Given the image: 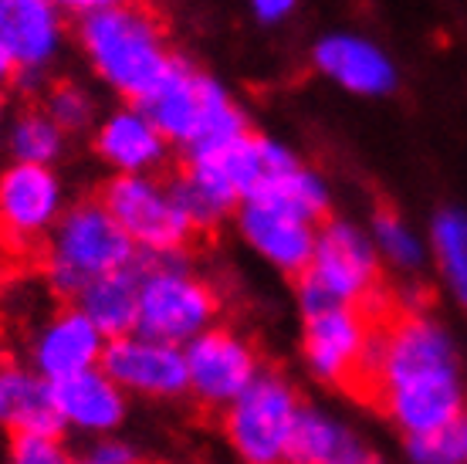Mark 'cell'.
I'll use <instances>...</instances> for the list:
<instances>
[{
	"label": "cell",
	"mask_w": 467,
	"mask_h": 464,
	"mask_svg": "<svg viewBox=\"0 0 467 464\" xmlns=\"http://www.w3.org/2000/svg\"><path fill=\"white\" fill-rule=\"evenodd\" d=\"M142 105L170 146L183 150V156L247 132V119L234 95L213 75L197 71L183 58L163 89Z\"/></svg>",
	"instance_id": "5"
},
{
	"label": "cell",
	"mask_w": 467,
	"mask_h": 464,
	"mask_svg": "<svg viewBox=\"0 0 467 464\" xmlns=\"http://www.w3.org/2000/svg\"><path fill=\"white\" fill-rule=\"evenodd\" d=\"M65 184L47 163L11 160L0 170V237L14 251H31L65 214Z\"/></svg>",
	"instance_id": "10"
},
{
	"label": "cell",
	"mask_w": 467,
	"mask_h": 464,
	"mask_svg": "<svg viewBox=\"0 0 467 464\" xmlns=\"http://www.w3.org/2000/svg\"><path fill=\"white\" fill-rule=\"evenodd\" d=\"M170 150L163 129L140 102L119 105L95 126V153L112 174H156L166 166Z\"/></svg>",
	"instance_id": "16"
},
{
	"label": "cell",
	"mask_w": 467,
	"mask_h": 464,
	"mask_svg": "<svg viewBox=\"0 0 467 464\" xmlns=\"http://www.w3.org/2000/svg\"><path fill=\"white\" fill-rule=\"evenodd\" d=\"M99 200L122 224L140 251H176L193 237V224L180 210L170 184L156 174H116Z\"/></svg>",
	"instance_id": "9"
},
{
	"label": "cell",
	"mask_w": 467,
	"mask_h": 464,
	"mask_svg": "<svg viewBox=\"0 0 467 464\" xmlns=\"http://www.w3.org/2000/svg\"><path fill=\"white\" fill-rule=\"evenodd\" d=\"M302 315V356L308 373L326 386L362 390L379 329L369 305H326Z\"/></svg>",
	"instance_id": "8"
},
{
	"label": "cell",
	"mask_w": 467,
	"mask_h": 464,
	"mask_svg": "<svg viewBox=\"0 0 467 464\" xmlns=\"http://www.w3.org/2000/svg\"><path fill=\"white\" fill-rule=\"evenodd\" d=\"M302 400L281 373L261 370L254 384L223 406V438L247 464H278L292 458Z\"/></svg>",
	"instance_id": "7"
},
{
	"label": "cell",
	"mask_w": 467,
	"mask_h": 464,
	"mask_svg": "<svg viewBox=\"0 0 467 464\" xmlns=\"http://www.w3.org/2000/svg\"><path fill=\"white\" fill-rule=\"evenodd\" d=\"M126 396V390L102 370V363L51 384V400L65 430H78L88 438L116 434L122 427L129 410Z\"/></svg>",
	"instance_id": "17"
},
{
	"label": "cell",
	"mask_w": 467,
	"mask_h": 464,
	"mask_svg": "<svg viewBox=\"0 0 467 464\" xmlns=\"http://www.w3.org/2000/svg\"><path fill=\"white\" fill-rule=\"evenodd\" d=\"M254 200L275 204V207L298 214V217L312 224H322L328 217V210H332V190H328V184L322 180V174L308 170L302 160L288 166V170H281V174L268 176L254 190Z\"/></svg>",
	"instance_id": "22"
},
{
	"label": "cell",
	"mask_w": 467,
	"mask_h": 464,
	"mask_svg": "<svg viewBox=\"0 0 467 464\" xmlns=\"http://www.w3.org/2000/svg\"><path fill=\"white\" fill-rule=\"evenodd\" d=\"M4 129H7V116H4V102H0V136H4Z\"/></svg>",
	"instance_id": "34"
},
{
	"label": "cell",
	"mask_w": 467,
	"mask_h": 464,
	"mask_svg": "<svg viewBox=\"0 0 467 464\" xmlns=\"http://www.w3.org/2000/svg\"><path fill=\"white\" fill-rule=\"evenodd\" d=\"M0 27L17 58V79L37 81L58 58L65 41V11L55 0H7L0 11Z\"/></svg>",
	"instance_id": "18"
},
{
	"label": "cell",
	"mask_w": 467,
	"mask_h": 464,
	"mask_svg": "<svg viewBox=\"0 0 467 464\" xmlns=\"http://www.w3.org/2000/svg\"><path fill=\"white\" fill-rule=\"evenodd\" d=\"M4 142H7L11 160L47 163V166H55V163L65 156L68 132H65V129L58 126V119L41 105V109H24V112H17L14 119H7Z\"/></svg>",
	"instance_id": "24"
},
{
	"label": "cell",
	"mask_w": 467,
	"mask_h": 464,
	"mask_svg": "<svg viewBox=\"0 0 467 464\" xmlns=\"http://www.w3.org/2000/svg\"><path fill=\"white\" fill-rule=\"evenodd\" d=\"M0 424L7 430H65L51 400V384L41 373L0 366Z\"/></svg>",
	"instance_id": "21"
},
{
	"label": "cell",
	"mask_w": 467,
	"mask_h": 464,
	"mask_svg": "<svg viewBox=\"0 0 467 464\" xmlns=\"http://www.w3.org/2000/svg\"><path fill=\"white\" fill-rule=\"evenodd\" d=\"M383 275V258L369 231L352 221H322L312 261L302 271V312L326 305H369Z\"/></svg>",
	"instance_id": "6"
},
{
	"label": "cell",
	"mask_w": 467,
	"mask_h": 464,
	"mask_svg": "<svg viewBox=\"0 0 467 464\" xmlns=\"http://www.w3.org/2000/svg\"><path fill=\"white\" fill-rule=\"evenodd\" d=\"M4 4H7V0H0V11H4Z\"/></svg>",
	"instance_id": "35"
},
{
	"label": "cell",
	"mask_w": 467,
	"mask_h": 464,
	"mask_svg": "<svg viewBox=\"0 0 467 464\" xmlns=\"http://www.w3.org/2000/svg\"><path fill=\"white\" fill-rule=\"evenodd\" d=\"M170 190H173L180 210L187 214V221L193 224V231H213V227H221L234 210H237L221 194H213L207 184H200L197 176H190L187 170H180L170 180Z\"/></svg>",
	"instance_id": "27"
},
{
	"label": "cell",
	"mask_w": 467,
	"mask_h": 464,
	"mask_svg": "<svg viewBox=\"0 0 467 464\" xmlns=\"http://www.w3.org/2000/svg\"><path fill=\"white\" fill-rule=\"evenodd\" d=\"M373 448L362 441L359 430H352L328 410L302 406L298 430H295L292 458L298 464H366L373 461Z\"/></svg>",
	"instance_id": "20"
},
{
	"label": "cell",
	"mask_w": 467,
	"mask_h": 464,
	"mask_svg": "<svg viewBox=\"0 0 467 464\" xmlns=\"http://www.w3.org/2000/svg\"><path fill=\"white\" fill-rule=\"evenodd\" d=\"M140 332H150L166 343H190L203 329L217 325L221 299L207 279H200L176 251H140Z\"/></svg>",
	"instance_id": "4"
},
{
	"label": "cell",
	"mask_w": 467,
	"mask_h": 464,
	"mask_svg": "<svg viewBox=\"0 0 467 464\" xmlns=\"http://www.w3.org/2000/svg\"><path fill=\"white\" fill-rule=\"evenodd\" d=\"M369 234H373L379 258L403 275H420L431 261V241L410 221H403L397 210H379L369 224Z\"/></svg>",
	"instance_id": "25"
},
{
	"label": "cell",
	"mask_w": 467,
	"mask_h": 464,
	"mask_svg": "<svg viewBox=\"0 0 467 464\" xmlns=\"http://www.w3.org/2000/svg\"><path fill=\"white\" fill-rule=\"evenodd\" d=\"M140 248L109 214L102 200H82L65 207L58 224L45 237V279L47 285L75 299L88 281L136 261Z\"/></svg>",
	"instance_id": "3"
},
{
	"label": "cell",
	"mask_w": 467,
	"mask_h": 464,
	"mask_svg": "<svg viewBox=\"0 0 467 464\" xmlns=\"http://www.w3.org/2000/svg\"><path fill=\"white\" fill-rule=\"evenodd\" d=\"M61 11L71 14V17H88V14L109 11V7H119V4H129V0H55Z\"/></svg>",
	"instance_id": "32"
},
{
	"label": "cell",
	"mask_w": 467,
	"mask_h": 464,
	"mask_svg": "<svg viewBox=\"0 0 467 464\" xmlns=\"http://www.w3.org/2000/svg\"><path fill=\"white\" fill-rule=\"evenodd\" d=\"M140 285H142V268L140 255L136 261L109 271L102 279L88 281L71 302L78 305L88 319H92L109 339L126 336L140 325Z\"/></svg>",
	"instance_id": "19"
},
{
	"label": "cell",
	"mask_w": 467,
	"mask_h": 464,
	"mask_svg": "<svg viewBox=\"0 0 467 464\" xmlns=\"http://www.w3.org/2000/svg\"><path fill=\"white\" fill-rule=\"evenodd\" d=\"M312 65L322 79L339 85L346 92L362 95V99H383L393 95L400 85L397 61L386 55L383 47L352 31H336V35L318 37L312 47Z\"/></svg>",
	"instance_id": "14"
},
{
	"label": "cell",
	"mask_w": 467,
	"mask_h": 464,
	"mask_svg": "<svg viewBox=\"0 0 467 464\" xmlns=\"http://www.w3.org/2000/svg\"><path fill=\"white\" fill-rule=\"evenodd\" d=\"M298 0H251V11L261 24H281L292 17Z\"/></svg>",
	"instance_id": "31"
},
{
	"label": "cell",
	"mask_w": 467,
	"mask_h": 464,
	"mask_svg": "<svg viewBox=\"0 0 467 464\" xmlns=\"http://www.w3.org/2000/svg\"><path fill=\"white\" fill-rule=\"evenodd\" d=\"M45 109L58 119L65 132H82L95 122V99L75 81H61L55 85L45 99Z\"/></svg>",
	"instance_id": "29"
},
{
	"label": "cell",
	"mask_w": 467,
	"mask_h": 464,
	"mask_svg": "<svg viewBox=\"0 0 467 464\" xmlns=\"http://www.w3.org/2000/svg\"><path fill=\"white\" fill-rule=\"evenodd\" d=\"M61 434L65 430H41V427L11 430L7 454L17 464H65L68 461V448L61 441Z\"/></svg>",
	"instance_id": "28"
},
{
	"label": "cell",
	"mask_w": 467,
	"mask_h": 464,
	"mask_svg": "<svg viewBox=\"0 0 467 464\" xmlns=\"http://www.w3.org/2000/svg\"><path fill=\"white\" fill-rule=\"evenodd\" d=\"M14 79H17V58H14L11 45H7V35H4V27H0V89Z\"/></svg>",
	"instance_id": "33"
},
{
	"label": "cell",
	"mask_w": 467,
	"mask_h": 464,
	"mask_svg": "<svg viewBox=\"0 0 467 464\" xmlns=\"http://www.w3.org/2000/svg\"><path fill=\"white\" fill-rule=\"evenodd\" d=\"M109 336L78 305L47 315L31 339V370L41 373L47 384L65 380L71 373H82L102 363Z\"/></svg>",
	"instance_id": "15"
},
{
	"label": "cell",
	"mask_w": 467,
	"mask_h": 464,
	"mask_svg": "<svg viewBox=\"0 0 467 464\" xmlns=\"http://www.w3.org/2000/svg\"><path fill=\"white\" fill-rule=\"evenodd\" d=\"M407 458L417 464H467V410L427 434L407 438Z\"/></svg>",
	"instance_id": "26"
},
{
	"label": "cell",
	"mask_w": 467,
	"mask_h": 464,
	"mask_svg": "<svg viewBox=\"0 0 467 464\" xmlns=\"http://www.w3.org/2000/svg\"><path fill=\"white\" fill-rule=\"evenodd\" d=\"M362 390L376 396L403 438L441 427L467 410L457 339L441 319L427 312H403L379 322Z\"/></svg>",
	"instance_id": "1"
},
{
	"label": "cell",
	"mask_w": 467,
	"mask_h": 464,
	"mask_svg": "<svg viewBox=\"0 0 467 464\" xmlns=\"http://www.w3.org/2000/svg\"><path fill=\"white\" fill-rule=\"evenodd\" d=\"M431 258L447 295L467 312V210L444 207L431 221Z\"/></svg>",
	"instance_id": "23"
},
{
	"label": "cell",
	"mask_w": 467,
	"mask_h": 464,
	"mask_svg": "<svg viewBox=\"0 0 467 464\" xmlns=\"http://www.w3.org/2000/svg\"><path fill=\"white\" fill-rule=\"evenodd\" d=\"M234 221L247 248L285 275H302L312 261L318 224L254 197L241 200V207L234 210Z\"/></svg>",
	"instance_id": "13"
},
{
	"label": "cell",
	"mask_w": 467,
	"mask_h": 464,
	"mask_svg": "<svg viewBox=\"0 0 467 464\" xmlns=\"http://www.w3.org/2000/svg\"><path fill=\"white\" fill-rule=\"evenodd\" d=\"M78 45L119 99L140 105L150 102L180 65L160 17L136 0L78 17Z\"/></svg>",
	"instance_id": "2"
},
{
	"label": "cell",
	"mask_w": 467,
	"mask_h": 464,
	"mask_svg": "<svg viewBox=\"0 0 467 464\" xmlns=\"http://www.w3.org/2000/svg\"><path fill=\"white\" fill-rule=\"evenodd\" d=\"M183 356H187L190 396L207 410H223L261 373L254 346L241 332L221 329V325H211L183 343Z\"/></svg>",
	"instance_id": "12"
},
{
	"label": "cell",
	"mask_w": 467,
	"mask_h": 464,
	"mask_svg": "<svg viewBox=\"0 0 467 464\" xmlns=\"http://www.w3.org/2000/svg\"><path fill=\"white\" fill-rule=\"evenodd\" d=\"M102 370L129 396L142 400H180L190 394L187 356L180 343H166L150 332L132 329L126 336H112L102 353Z\"/></svg>",
	"instance_id": "11"
},
{
	"label": "cell",
	"mask_w": 467,
	"mask_h": 464,
	"mask_svg": "<svg viewBox=\"0 0 467 464\" xmlns=\"http://www.w3.org/2000/svg\"><path fill=\"white\" fill-rule=\"evenodd\" d=\"M85 461H92V464H129V461H136V451H132L129 444L116 441L112 434H102V438H95V444L88 448Z\"/></svg>",
	"instance_id": "30"
}]
</instances>
